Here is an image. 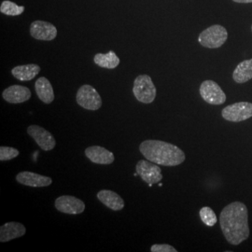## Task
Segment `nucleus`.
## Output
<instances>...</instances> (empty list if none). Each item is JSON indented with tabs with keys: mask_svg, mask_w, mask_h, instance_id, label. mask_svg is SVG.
Masks as SVG:
<instances>
[{
	"mask_svg": "<svg viewBox=\"0 0 252 252\" xmlns=\"http://www.w3.org/2000/svg\"><path fill=\"white\" fill-rule=\"evenodd\" d=\"M199 93L201 97L210 105H222L225 103V93L221 90L220 85L213 81H205L202 82Z\"/></svg>",
	"mask_w": 252,
	"mask_h": 252,
	"instance_id": "obj_8",
	"label": "nucleus"
},
{
	"mask_svg": "<svg viewBox=\"0 0 252 252\" xmlns=\"http://www.w3.org/2000/svg\"><path fill=\"white\" fill-rule=\"evenodd\" d=\"M36 95L45 104H51L54 100V88L45 77H40L35 83Z\"/></svg>",
	"mask_w": 252,
	"mask_h": 252,
	"instance_id": "obj_17",
	"label": "nucleus"
},
{
	"mask_svg": "<svg viewBox=\"0 0 252 252\" xmlns=\"http://www.w3.org/2000/svg\"><path fill=\"white\" fill-rule=\"evenodd\" d=\"M27 234L26 226L20 222L10 221L0 227V241L2 243L9 242L13 239L20 238Z\"/></svg>",
	"mask_w": 252,
	"mask_h": 252,
	"instance_id": "obj_15",
	"label": "nucleus"
},
{
	"mask_svg": "<svg viewBox=\"0 0 252 252\" xmlns=\"http://www.w3.org/2000/svg\"><path fill=\"white\" fill-rule=\"evenodd\" d=\"M16 180L22 185L34 188L48 187L53 183L51 178L30 171L20 172L16 176Z\"/></svg>",
	"mask_w": 252,
	"mask_h": 252,
	"instance_id": "obj_12",
	"label": "nucleus"
},
{
	"mask_svg": "<svg viewBox=\"0 0 252 252\" xmlns=\"http://www.w3.org/2000/svg\"><path fill=\"white\" fill-rule=\"evenodd\" d=\"M222 118L232 123H240L252 117V104L249 102H238L227 106L221 111Z\"/></svg>",
	"mask_w": 252,
	"mask_h": 252,
	"instance_id": "obj_6",
	"label": "nucleus"
},
{
	"mask_svg": "<svg viewBox=\"0 0 252 252\" xmlns=\"http://www.w3.org/2000/svg\"><path fill=\"white\" fill-rule=\"evenodd\" d=\"M31 91L22 85H11L2 93L4 100L10 104H21L27 102L31 98Z\"/></svg>",
	"mask_w": 252,
	"mask_h": 252,
	"instance_id": "obj_13",
	"label": "nucleus"
},
{
	"mask_svg": "<svg viewBox=\"0 0 252 252\" xmlns=\"http://www.w3.org/2000/svg\"><path fill=\"white\" fill-rule=\"evenodd\" d=\"M233 79L236 83L242 84L252 79V59L238 63L233 73Z\"/></svg>",
	"mask_w": 252,
	"mask_h": 252,
	"instance_id": "obj_19",
	"label": "nucleus"
},
{
	"mask_svg": "<svg viewBox=\"0 0 252 252\" xmlns=\"http://www.w3.org/2000/svg\"><path fill=\"white\" fill-rule=\"evenodd\" d=\"M76 101L81 108L87 110H97L102 106L98 92L89 84H84L77 92Z\"/></svg>",
	"mask_w": 252,
	"mask_h": 252,
	"instance_id": "obj_5",
	"label": "nucleus"
},
{
	"mask_svg": "<svg viewBox=\"0 0 252 252\" xmlns=\"http://www.w3.org/2000/svg\"><path fill=\"white\" fill-rule=\"evenodd\" d=\"M145 159L163 166H177L185 161L184 152L178 146L161 140L148 139L139 145Z\"/></svg>",
	"mask_w": 252,
	"mask_h": 252,
	"instance_id": "obj_2",
	"label": "nucleus"
},
{
	"mask_svg": "<svg viewBox=\"0 0 252 252\" xmlns=\"http://www.w3.org/2000/svg\"><path fill=\"white\" fill-rule=\"evenodd\" d=\"M135 99L143 104L153 103L156 97V87L149 75H139L135 78L133 87Z\"/></svg>",
	"mask_w": 252,
	"mask_h": 252,
	"instance_id": "obj_3",
	"label": "nucleus"
},
{
	"mask_svg": "<svg viewBox=\"0 0 252 252\" xmlns=\"http://www.w3.org/2000/svg\"><path fill=\"white\" fill-rule=\"evenodd\" d=\"M55 208L64 214L77 215L85 210V204L81 199L71 195H62L55 200Z\"/></svg>",
	"mask_w": 252,
	"mask_h": 252,
	"instance_id": "obj_10",
	"label": "nucleus"
},
{
	"mask_svg": "<svg viewBox=\"0 0 252 252\" xmlns=\"http://www.w3.org/2000/svg\"><path fill=\"white\" fill-rule=\"evenodd\" d=\"M20 152L17 149H14L12 147H6L1 146L0 148V161H9L16 157H18Z\"/></svg>",
	"mask_w": 252,
	"mask_h": 252,
	"instance_id": "obj_23",
	"label": "nucleus"
},
{
	"mask_svg": "<svg viewBox=\"0 0 252 252\" xmlns=\"http://www.w3.org/2000/svg\"><path fill=\"white\" fill-rule=\"evenodd\" d=\"M228 32L225 27L215 25L204 30L198 36V42L205 48L217 49L225 43Z\"/></svg>",
	"mask_w": 252,
	"mask_h": 252,
	"instance_id": "obj_4",
	"label": "nucleus"
},
{
	"mask_svg": "<svg viewBox=\"0 0 252 252\" xmlns=\"http://www.w3.org/2000/svg\"><path fill=\"white\" fill-rule=\"evenodd\" d=\"M96 196L103 205L113 211H121L125 207L124 199L113 190L102 189Z\"/></svg>",
	"mask_w": 252,
	"mask_h": 252,
	"instance_id": "obj_16",
	"label": "nucleus"
},
{
	"mask_svg": "<svg viewBox=\"0 0 252 252\" xmlns=\"http://www.w3.org/2000/svg\"><path fill=\"white\" fill-rule=\"evenodd\" d=\"M94 62L100 67L107 69H114L120 63V58L112 51L108 54H96L94 57Z\"/></svg>",
	"mask_w": 252,
	"mask_h": 252,
	"instance_id": "obj_20",
	"label": "nucleus"
},
{
	"mask_svg": "<svg viewBox=\"0 0 252 252\" xmlns=\"http://www.w3.org/2000/svg\"><path fill=\"white\" fill-rule=\"evenodd\" d=\"M27 134L36 141L38 147L44 152L52 151L55 148L56 141L54 135L43 127L38 126H30L27 128Z\"/></svg>",
	"mask_w": 252,
	"mask_h": 252,
	"instance_id": "obj_9",
	"label": "nucleus"
},
{
	"mask_svg": "<svg viewBox=\"0 0 252 252\" xmlns=\"http://www.w3.org/2000/svg\"><path fill=\"white\" fill-rule=\"evenodd\" d=\"M199 215L201 218V220L208 227L215 225L218 221L215 212L209 207H202L199 211Z\"/></svg>",
	"mask_w": 252,
	"mask_h": 252,
	"instance_id": "obj_22",
	"label": "nucleus"
},
{
	"mask_svg": "<svg viewBox=\"0 0 252 252\" xmlns=\"http://www.w3.org/2000/svg\"><path fill=\"white\" fill-rule=\"evenodd\" d=\"M236 3H252V0H233Z\"/></svg>",
	"mask_w": 252,
	"mask_h": 252,
	"instance_id": "obj_25",
	"label": "nucleus"
},
{
	"mask_svg": "<svg viewBox=\"0 0 252 252\" xmlns=\"http://www.w3.org/2000/svg\"><path fill=\"white\" fill-rule=\"evenodd\" d=\"M136 173L150 187L157 184L162 180V170L159 164L149 160H140L135 166Z\"/></svg>",
	"mask_w": 252,
	"mask_h": 252,
	"instance_id": "obj_7",
	"label": "nucleus"
},
{
	"mask_svg": "<svg viewBox=\"0 0 252 252\" xmlns=\"http://www.w3.org/2000/svg\"><path fill=\"white\" fill-rule=\"evenodd\" d=\"M30 34L37 40L51 41L57 36V29L53 24L44 21H35L31 24Z\"/></svg>",
	"mask_w": 252,
	"mask_h": 252,
	"instance_id": "obj_11",
	"label": "nucleus"
},
{
	"mask_svg": "<svg viewBox=\"0 0 252 252\" xmlns=\"http://www.w3.org/2000/svg\"><path fill=\"white\" fill-rule=\"evenodd\" d=\"M152 252H177L178 251L168 244H155L151 248Z\"/></svg>",
	"mask_w": 252,
	"mask_h": 252,
	"instance_id": "obj_24",
	"label": "nucleus"
},
{
	"mask_svg": "<svg viewBox=\"0 0 252 252\" xmlns=\"http://www.w3.org/2000/svg\"></svg>",
	"mask_w": 252,
	"mask_h": 252,
	"instance_id": "obj_26",
	"label": "nucleus"
},
{
	"mask_svg": "<svg viewBox=\"0 0 252 252\" xmlns=\"http://www.w3.org/2000/svg\"><path fill=\"white\" fill-rule=\"evenodd\" d=\"M84 153L91 162L97 164H111L115 160L114 154L101 146H91Z\"/></svg>",
	"mask_w": 252,
	"mask_h": 252,
	"instance_id": "obj_14",
	"label": "nucleus"
},
{
	"mask_svg": "<svg viewBox=\"0 0 252 252\" xmlns=\"http://www.w3.org/2000/svg\"><path fill=\"white\" fill-rule=\"evenodd\" d=\"M1 13L8 16H18L25 11L24 6H18L14 2L9 0H4L0 6Z\"/></svg>",
	"mask_w": 252,
	"mask_h": 252,
	"instance_id": "obj_21",
	"label": "nucleus"
},
{
	"mask_svg": "<svg viewBox=\"0 0 252 252\" xmlns=\"http://www.w3.org/2000/svg\"><path fill=\"white\" fill-rule=\"evenodd\" d=\"M220 229L226 240L237 246L250 236L249 212L247 206L241 202H234L226 206L220 216Z\"/></svg>",
	"mask_w": 252,
	"mask_h": 252,
	"instance_id": "obj_1",
	"label": "nucleus"
},
{
	"mask_svg": "<svg viewBox=\"0 0 252 252\" xmlns=\"http://www.w3.org/2000/svg\"><path fill=\"white\" fill-rule=\"evenodd\" d=\"M40 66L36 63H29L13 67L11 69V74L19 81H32L40 72Z\"/></svg>",
	"mask_w": 252,
	"mask_h": 252,
	"instance_id": "obj_18",
	"label": "nucleus"
}]
</instances>
